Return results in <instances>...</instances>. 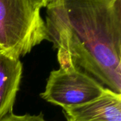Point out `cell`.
I'll return each mask as SVG.
<instances>
[{"label": "cell", "mask_w": 121, "mask_h": 121, "mask_svg": "<svg viewBox=\"0 0 121 121\" xmlns=\"http://www.w3.org/2000/svg\"><path fill=\"white\" fill-rule=\"evenodd\" d=\"M49 0H0V50L19 59L49 40L40 10Z\"/></svg>", "instance_id": "2"}, {"label": "cell", "mask_w": 121, "mask_h": 121, "mask_svg": "<svg viewBox=\"0 0 121 121\" xmlns=\"http://www.w3.org/2000/svg\"><path fill=\"white\" fill-rule=\"evenodd\" d=\"M0 121H48L44 118L42 113L38 115L25 114L22 116L15 115L13 113L4 117Z\"/></svg>", "instance_id": "6"}, {"label": "cell", "mask_w": 121, "mask_h": 121, "mask_svg": "<svg viewBox=\"0 0 121 121\" xmlns=\"http://www.w3.org/2000/svg\"><path fill=\"white\" fill-rule=\"evenodd\" d=\"M63 111L74 121H121V94L106 89L99 97Z\"/></svg>", "instance_id": "4"}, {"label": "cell", "mask_w": 121, "mask_h": 121, "mask_svg": "<svg viewBox=\"0 0 121 121\" xmlns=\"http://www.w3.org/2000/svg\"><path fill=\"white\" fill-rule=\"evenodd\" d=\"M67 121H73V120H72V119H70V118H67Z\"/></svg>", "instance_id": "7"}, {"label": "cell", "mask_w": 121, "mask_h": 121, "mask_svg": "<svg viewBox=\"0 0 121 121\" xmlns=\"http://www.w3.org/2000/svg\"><path fill=\"white\" fill-rule=\"evenodd\" d=\"M106 89L73 67H60L50 72L40 96L52 104L66 108L88 103L101 96Z\"/></svg>", "instance_id": "3"}, {"label": "cell", "mask_w": 121, "mask_h": 121, "mask_svg": "<svg viewBox=\"0 0 121 121\" xmlns=\"http://www.w3.org/2000/svg\"><path fill=\"white\" fill-rule=\"evenodd\" d=\"M23 65L0 50V121L13 113L22 77Z\"/></svg>", "instance_id": "5"}, {"label": "cell", "mask_w": 121, "mask_h": 121, "mask_svg": "<svg viewBox=\"0 0 121 121\" xmlns=\"http://www.w3.org/2000/svg\"><path fill=\"white\" fill-rule=\"evenodd\" d=\"M45 8L60 67L121 94V0H49Z\"/></svg>", "instance_id": "1"}]
</instances>
